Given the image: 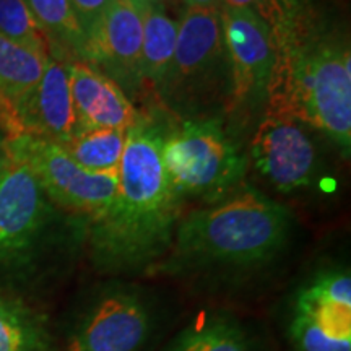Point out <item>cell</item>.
I'll list each match as a JSON object with an SVG mask.
<instances>
[{"mask_svg":"<svg viewBox=\"0 0 351 351\" xmlns=\"http://www.w3.org/2000/svg\"><path fill=\"white\" fill-rule=\"evenodd\" d=\"M295 234V217L285 205L245 189L181 217L153 276L182 283L212 301L207 306L232 307L276 270Z\"/></svg>","mask_w":351,"mask_h":351,"instance_id":"obj_1","label":"cell"},{"mask_svg":"<svg viewBox=\"0 0 351 351\" xmlns=\"http://www.w3.org/2000/svg\"><path fill=\"white\" fill-rule=\"evenodd\" d=\"M161 140L148 122L127 132L116 195L85 228L88 256L101 276H153L173 245L184 200L166 176Z\"/></svg>","mask_w":351,"mask_h":351,"instance_id":"obj_2","label":"cell"},{"mask_svg":"<svg viewBox=\"0 0 351 351\" xmlns=\"http://www.w3.org/2000/svg\"><path fill=\"white\" fill-rule=\"evenodd\" d=\"M274 65L267 112L314 127L341 150L351 145V51L309 2L282 28L271 29Z\"/></svg>","mask_w":351,"mask_h":351,"instance_id":"obj_3","label":"cell"},{"mask_svg":"<svg viewBox=\"0 0 351 351\" xmlns=\"http://www.w3.org/2000/svg\"><path fill=\"white\" fill-rule=\"evenodd\" d=\"M182 317L153 289L129 278H106L78 302L64 351H158Z\"/></svg>","mask_w":351,"mask_h":351,"instance_id":"obj_4","label":"cell"},{"mask_svg":"<svg viewBox=\"0 0 351 351\" xmlns=\"http://www.w3.org/2000/svg\"><path fill=\"white\" fill-rule=\"evenodd\" d=\"M270 328L276 351H351V271L324 262L278 302Z\"/></svg>","mask_w":351,"mask_h":351,"instance_id":"obj_5","label":"cell"},{"mask_svg":"<svg viewBox=\"0 0 351 351\" xmlns=\"http://www.w3.org/2000/svg\"><path fill=\"white\" fill-rule=\"evenodd\" d=\"M161 160L179 195L218 199L243 181L247 160L215 119L186 121L161 140Z\"/></svg>","mask_w":351,"mask_h":351,"instance_id":"obj_6","label":"cell"},{"mask_svg":"<svg viewBox=\"0 0 351 351\" xmlns=\"http://www.w3.org/2000/svg\"><path fill=\"white\" fill-rule=\"evenodd\" d=\"M7 152L32 171L49 202L82 218L85 228L104 213L116 195L119 171H85L51 140L20 135L7 140Z\"/></svg>","mask_w":351,"mask_h":351,"instance_id":"obj_7","label":"cell"},{"mask_svg":"<svg viewBox=\"0 0 351 351\" xmlns=\"http://www.w3.org/2000/svg\"><path fill=\"white\" fill-rule=\"evenodd\" d=\"M52 217L49 199L34 174L8 156L0 173V270L32 265L46 243Z\"/></svg>","mask_w":351,"mask_h":351,"instance_id":"obj_8","label":"cell"},{"mask_svg":"<svg viewBox=\"0 0 351 351\" xmlns=\"http://www.w3.org/2000/svg\"><path fill=\"white\" fill-rule=\"evenodd\" d=\"M230 60L232 106L265 91L274 65V41L267 21L252 8H219Z\"/></svg>","mask_w":351,"mask_h":351,"instance_id":"obj_9","label":"cell"},{"mask_svg":"<svg viewBox=\"0 0 351 351\" xmlns=\"http://www.w3.org/2000/svg\"><path fill=\"white\" fill-rule=\"evenodd\" d=\"M158 351H276L265 320L234 307L204 306L184 315Z\"/></svg>","mask_w":351,"mask_h":351,"instance_id":"obj_10","label":"cell"},{"mask_svg":"<svg viewBox=\"0 0 351 351\" xmlns=\"http://www.w3.org/2000/svg\"><path fill=\"white\" fill-rule=\"evenodd\" d=\"M256 168L282 192L313 182L315 148L300 122L265 112L252 138Z\"/></svg>","mask_w":351,"mask_h":351,"instance_id":"obj_11","label":"cell"},{"mask_svg":"<svg viewBox=\"0 0 351 351\" xmlns=\"http://www.w3.org/2000/svg\"><path fill=\"white\" fill-rule=\"evenodd\" d=\"M225 56L219 10L187 7L178 21L174 56L160 88L169 96L186 93L213 77Z\"/></svg>","mask_w":351,"mask_h":351,"instance_id":"obj_12","label":"cell"},{"mask_svg":"<svg viewBox=\"0 0 351 351\" xmlns=\"http://www.w3.org/2000/svg\"><path fill=\"white\" fill-rule=\"evenodd\" d=\"M147 10L134 0H111L103 19L86 38V62L98 65L117 85L129 90L142 83L140 54Z\"/></svg>","mask_w":351,"mask_h":351,"instance_id":"obj_13","label":"cell"},{"mask_svg":"<svg viewBox=\"0 0 351 351\" xmlns=\"http://www.w3.org/2000/svg\"><path fill=\"white\" fill-rule=\"evenodd\" d=\"M70 90L75 108L77 130L116 129L129 132L147 119L112 78L83 60L69 62Z\"/></svg>","mask_w":351,"mask_h":351,"instance_id":"obj_14","label":"cell"},{"mask_svg":"<svg viewBox=\"0 0 351 351\" xmlns=\"http://www.w3.org/2000/svg\"><path fill=\"white\" fill-rule=\"evenodd\" d=\"M21 135L64 145L77 132L69 62L49 56L43 75L20 108Z\"/></svg>","mask_w":351,"mask_h":351,"instance_id":"obj_15","label":"cell"},{"mask_svg":"<svg viewBox=\"0 0 351 351\" xmlns=\"http://www.w3.org/2000/svg\"><path fill=\"white\" fill-rule=\"evenodd\" d=\"M47 57L25 49L0 34V132L20 137V108L43 75Z\"/></svg>","mask_w":351,"mask_h":351,"instance_id":"obj_16","label":"cell"},{"mask_svg":"<svg viewBox=\"0 0 351 351\" xmlns=\"http://www.w3.org/2000/svg\"><path fill=\"white\" fill-rule=\"evenodd\" d=\"M51 43V56L86 62V36L70 0H25Z\"/></svg>","mask_w":351,"mask_h":351,"instance_id":"obj_17","label":"cell"},{"mask_svg":"<svg viewBox=\"0 0 351 351\" xmlns=\"http://www.w3.org/2000/svg\"><path fill=\"white\" fill-rule=\"evenodd\" d=\"M178 21L163 10L150 5L143 15L142 54H140V82L160 88L171 67L174 56Z\"/></svg>","mask_w":351,"mask_h":351,"instance_id":"obj_18","label":"cell"},{"mask_svg":"<svg viewBox=\"0 0 351 351\" xmlns=\"http://www.w3.org/2000/svg\"><path fill=\"white\" fill-rule=\"evenodd\" d=\"M127 145V132L116 129L77 130L60 147L90 173H117Z\"/></svg>","mask_w":351,"mask_h":351,"instance_id":"obj_19","label":"cell"},{"mask_svg":"<svg viewBox=\"0 0 351 351\" xmlns=\"http://www.w3.org/2000/svg\"><path fill=\"white\" fill-rule=\"evenodd\" d=\"M0 351H56L44 320L21 301L0 298Z\"/></svg>","mask_w":351,"mask_h":351,"instance_id":"obj_20","label":"cell"},{"mask_svg":"<svg viewBox=\"0 0 351 351\" xmlns=\"http://www.w3.org/2000/svg\"><path fill=\"white\" fill-rule=\"evenodd\" d=\"M0 34L39 56H51L49 39L25 0H0Z\"/></svg>","mask_w":351,"mask_h":351,"instance_id":"obj_21","label":"cell"},{"mask_svg":"<svg viewBox=\"0 0 351 351\" xmlns=\"http://www.w3.org/2000/svg\"><path fill=\"white\" fill-rule=\"evenodd\" d=\"M307 0H263L261 16L267 21L270 29L282 28L302 10Z\"/></svg>","mask_w":351,"mask_h":351,"instance_id":"obj_22","label":"cell"},{"mask_svg":"<svg viewBox=\"0 0 351 351\" xmlns=\"http://www.w3.org/2000/svg\"><path fill=\"white\" fill-rule=\"evenodd\" d=\"M111 0H70V5L75 13L78 23H80L83 33L88 34L95 29V26L103 19L104 12L108 10Z\"/></svg>","mask_w":351,"mask_h":351,"instance_id":"obj_23","label":"cell"},{"mask_svg":"<svg viewBox=\"0 0 351 351\" xmlns=\"http://www.w3.org/2000/svg\"><path fill=\"white\" fill-rule=\"evenodd\" d=\"M221 7L228 8H252L261 15L263 0H221Z\"/></svg>","mask_w":351,"mask_h":351,"instance_id":"obj_24","label":"cell"},{"mask_svg":"<svg viewBox=\"0 0 351 351\" xmlns=\"http://www.w3.org/2000/svg\"><path fill=\"white\" fill-rule=\"evenodd\" d=\"M184 3L192 8H221V0H184Z\"/></svg>","mask_w":351,"mask_h":351,"instance_id":"obj_25","label":"cell"},{"mask_svg":"<svg viewBox=\"0 0 351 351\" xmlns=\"http://www.w3.org/2000/svg\"><path fill=\"white\" fill-rule=\"evenodd\" d=\"M8 163V152H7V138L5 135L0 132V173L5 168Z\"/></svg>","mask_w":351,"mask_h":351,"instance_id":"obj_26","label":"cell"},{"mask_svg":"<svg viewBox=\"0 0 351 351\" xmlns=\"http://www.w3.org/2000/svg\"><path fill=\"white\" fill-rule=\"evenodd\" d=\"M148 2H150V5L163 7L165 3H173V2H178V0H148Z\"/></svg>","mask_w":351,"mask_h":351,"instance_id":"obj_27","label":"cell"}]
</instances>
